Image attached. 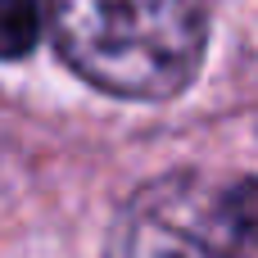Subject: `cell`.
<instances>
[{
    "label": "cell",
    "mask_w": 258,
    "mask_h": 258,
    "mask_svg": "<svg viewBox=\"0 0 258 258\" xmlns=\"http://www.w3.org/2000/svg\"><path fill=\"white\" fill-rule=\"evenodd\" d=\"M59 54L91 86L122 100L177 95L204 59V0H45Z\"/></svg>",
    "instance_id": "cell-1"
},
{
    "label": "cell",
    "mask_w": 258,
    "mask_h": 258,
    "mask_svg": "<svg viewBox=\"0 0 258 258\" xmlns=\"http://www.w3.org/2000/svg\"><path fill=\"white\" fill-rule=\"evenodd\" d=\"M109 258H258V177H159L113 222Z\"/></svg>",
    "instance_id": "cell-2"
},
{
    "label": "cell",
    "mask_w": 258,
    "mask_h": 258,
    "mask_svg": "<svg viewBox=\"0 0 258 258\" xmlns=\"http://www.w3.org/2000/svg\"><path fill=\"white\" fill-rule=\"evenodd\" d=\"M41 23V0H0V59L32 54Z\"/></svg>",
    "instance_id": "cell-3"
}]
</instances>
